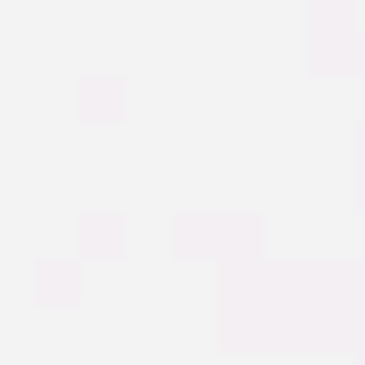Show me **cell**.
Returning a JSON list of instances; mask_svg holds the SVG:
<instances>
[]
</instances>
